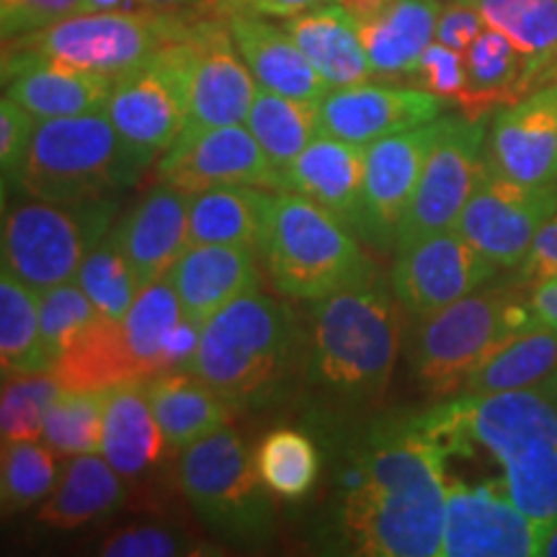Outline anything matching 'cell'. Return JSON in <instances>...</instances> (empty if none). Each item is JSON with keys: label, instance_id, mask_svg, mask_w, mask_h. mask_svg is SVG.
<instances>
[{"label": "cell", "instance_id": "cell-6", "mask_svg": "<svg viewBox=\"0 0 557 557\" xmlns=\"http://www.w3.org/2000/svg\"><path fill=\"white\" fill-rule=\"evenodd\" d=\"M107 111L41 120L34 129L21 186L34 199L86 205L137 178Z\"/></svg>", "mask_w": 557, "mask_h": 557}, {"label": "cell", "instance_id": "cell-32", "mask_svg": "<svg viewBox=\"0 0 557 557\" xmlns=\"http://www.w3.org/2000/svg\"><path fill=\"white\" fill-rule=\"evenodd\" d=\"M50 372L65 389H111L148 380L124 333L122 320L99 315L54 359Z\"/></svg>", "mask_w": 557, "mask_h": 557}, {"label": "cell", "instance_id": "cell-12", "mask_svg": "<svg viewBox=\"0 0 557 557\" xmlns=\"http://www.w3.org/2000/svg\"><path fill=\"white\" fill-rule=\"evenodd\" d=\"M485 120L442 116L413 201L403 218L398 246L457 225L485 169Z\"/></svg>", "mask_w": 557, "mask_h": 557}, {"label": "cell", "instance_id": "cell-20", "mask_svg": "<svg viewBox=\"0 0 557 557\" xmlns=\"http://www.w3.org/2000/svg\"><path fill=\"white\" fill-rule=\"evenodd\" d=\"M442 109L444 101L423 88L354 83L331 88L318 101L320 135L369 145L395 132L434 122L442 116Z\"/></svg>", "mask_w": 557, "mask_h": 557}, {"label": "cell", "instance_id": "cell-21", "mask_svg": "<svg viewBox=\"0 0 557 557\" xmlns=\"http://www.w3.org/2000/svg\"><path fill=\"white\" fill-rule=\"evenodd\" d=\"M3 96L21 103L41 122L101 111L114 88V78L41 54L3 50Z\"/></svg>", "mask_w": 557, "mask_h": 557}, {"label": "cell", "instance_id": "cell-42", "mask_svg": "<svg viewBox=\"0 0 557 557\" xmlns=\"http://www.w3.org/2000/svg\"><path fill=\"white\" fill-rule=\"evenodd\" d=\"M75 282L81 284V289L90 297V302L96 305L101 315L124 320L132 302H135L139 282L122 246L114 238V230L90 248Z\"/></svg>", "mask_w": 557, "mask_h": 557}, {"label": "cell", "instance_id": "cell-38", "mask_svg": "<svg viewBox=\"0 0 557 557\" xmlns=\"http://www.w3.org/2000/svg\"><path fill=\"white\" fill-rule=\"evenodd\" d=\"M557 369V331L534 325L504 348H498L491 359H485L462 393H500V389L537 387Z\"/></svg>", "mask_w": 557, "mask_h": 557}, {"label": "cell", "instance_id": "cell-1", "mask_svg": "<svg viewBox=\"0 0 557 557\" xmlns=\"http://www.w3.org/2000/svg\"><path fill=\"white\" fill-rule=\"evenodd\" d=\"M449 451L421 418L380 421L351 451L341 498V540L354 555H442Z\"/></svg>", "mask_w": 557, "mask_h": 557}, {"label": "cell", "instance_id": "cell-11", "mask_svg": "<svg viewBox=\"0 0 557 557\" xmlns=\"http://www.w3.org/2000/svg\"><path fill=\"white\" fill-rule=\"evenodd\" d=\"M103 111L120 132L124 150L139 171L169 150L189 120L186 37L160 47L137 67L116 75Z\"/></svg>", "mask_w": 557, "mask_h": 557}, {"label": "cell", "instance_id": "cell-23", "mask_svg": "<svg viewBox=\"0 0 557 557\" xmlns=\"http://www.w3.org/2000/svg\"><path fill=\"white\" fill-rule=\"evenodd\" d=\"M122 323L145 377L176 367H191L201 329L184 315V305L171 276L139 289Z\"/></svg>", "mask_w": 557, "mask_h": 557}, {"label": "cell", "instance_id": "cell-19", "mask_svg": "<svg viewBox=\"0 0 557 557\" xmlns=\"http://www.w3.org/2000/svg\"><path fill=\"white\" fill-rule=\"evenodd\" d=\"M485 171L524 186L557 184V81L498 109L487 127Z\"/></svg>", "mask_w": 557, "mask_h": 557}, {"label": "cell", "instance_id": "cell-14", "mask_svg": "<svg viewBox=\"0 0 557 557\" xmlns=\"http://www.w3.org/2000/svg\"><path fill=\"white\" fill-rule=\"evenodd\" d=\"M496 271V263L451 227L395 248L389 287L410 315L423 320L478 292Z\"/></svg>", "mask_w": 557, "mask_h": 557}, {"label": "cell", "instance_id": "cell-7", "mask_svg": "<svg viewBox=\"0 0 557 557\" xmlns=\"http://www.w3.org/2000/svg\"><path fill=\"white\" fill-rule=\"evenodd\" d=\"M178 485L199 519L222 537L243 545L269 540V487L238 431L225 426L181 451Z\"/></svg>", "mask_w": 557, "mask_h": 557}, {"label": "cell", "instance_id": "cell-52", "mask_svg": "<svg viewBox=\"0 0 557 557\" xmlns=\"http://www.w3.org/2000/svg\"><path fill=\"white\" fill-rule=\"evenodd\" d=\"M529 287V310L537 325L557 331V276H549L545 282L527 284Z\"/></svg>", "mask_w": 557, "mask_h": 557}, {"label": "cell", "instance_id": "cell-56", "mask_svg": "<svg viewBox=\"0 0 557 557\" xmlns=\"http://www.w3.org/2000/svg\"><path fill=\"white\" fill-rule=\"evenodd\" d=\"M540 555L547 557H557V521L545 527V534H542V545H540Z\"/></svg>", "mask_w": 557, "mask_h": 557}, {"label": "cell", "instance_id": "cell-50", "mask_svg": "<svg viewBox=\"0 0 557 557\" xmlns=\"http://www.w3.org/2000/svg\"><path fill=\"white\" fill-rule=\"evenodd\" d=\"M487 29L483 13L472 0H447L436 21V41L457 52H468L470 45Z\"/></svg>", "mask_w": 557, "mask_h": 557}, {"label": "cell", "instance_id": "cell-24", "mask_svg": "<svg viewBox=\"0 0 557 557\" xmlns=\"http://www.w3.org/2000/svg\"><path fill=\"white\" fill-rule=\"evenodd\" d=\"M256 253L259 250L246 246L191 243L169 274L184 315L201 329L214 312L259 287Z\"/></svg>", "mask_w": 557, "mask_h": 557}, {"label": "cell", "instance_id": "cell-31", "mask_svg": "<svg viewBox=\"0 0 557 557\" xmlns=\"http://www.w3.org/2000/svg\"><path fill=\"white\" fill-rule=\"evenodd\" d=\"M124 478L111 468L107 457L99 451L70 457L54 491L41 500L37 521L58 532H70L109 517L124 504Z\"/></svg>", "mask_w": 557, "mask_h": 557}, {"label": "cell", "instance_id": "cell-13", "mask_svg": "<svg viewBox=\"0 0 557 557\" xmlns=\"http://www.w3.org/2000/svg\"><path fill=\"white\" fill-rule=\"evenodd\" d=\"M557 214V184L524 186L483 169L455 230L498 269L521 267L545 222Z\"/></svg>", "mask_w": 557, "mask_h": 557}, {"label": "cell", "instance_id": "cell-28", "mask_svg": "<svg viewBox=\"0 0 557 557\" xmlns=\"http://www.w3.org/2000/svg\"><path fill=\"white\" fill-rule=\"evenodd\" d=\"M276 194L248 184H225L194 194L189 205V240L246 246L263 253Z\"/></svg>", "mask_w": 557, "mask_h": 557}, {"label": "cell", "instance_id": "cell-27", "mask_svg": "<svg viewBox=\"0 0 557 557\" xmlns=\"http://www.w3.org/2000/svg\"><path fill=\"white\" fill-rule=\"evenodd\" d=\"M145 393L171 455H181L199 438L225 429L233 418V408L191 369L152 374L145 380Z\"/></svg>", "mask_w": 557, "mask_h": 557}, {"label": "cell", "instance_id": "cell-57", "mask_svg": "<svg viewBox=\"0 0 557 557\" xmlns=\"http://www.w3.org/2000/svg\"><path fill=\"white\" fill-rule=\"evenodd\" d=\"M129 0H86L88 11H127Z\"/></svg>", "mask_w": 557, "mask_h": 557}, {"label": "cell", "instance_id": "cell-39", "mask_svg": "<svg viewBox=\"0 0 557 557\" xmlns=\"http://www.w3.org/2000/svg\"><path fill=\"white\" fill-rule=\"evenodd\" d=\"M256 468L269 493L284 500H299L315 487L320 451L299 429H276L256 447Z\"/></svg>", "mask_w": 557, "mask_h": 557}, {"label": "cell", "instance_id": "cell-2", "mask_svg": "<svg viewBox=\"0 0 557 557\" xmlns=\"http://www.w3.org/2000/svg\"><path fill=\"white\" fill-rule=\"evenodd\" d=\"M297 354L295 312L256 287L201 325L189 369L233 410H261L284 395Z\"/></svg>", "mask_w": 557, "mask_h": 557}, {"label": "cell", "instance_id": "cell-47", "mask_svg": "<svg viewBox=\"0 0 557 557\" xmlns=\"http://www.w3.org/2000/svg\"><path fill=\"white\" fill-rule=\"evenodd\" d=\"M86 0H0V29L3 41L26 37L58 21L86 13Z\"/></svg>", "mask_w": 557, "mask_h": 557}, {"label": "cell", "instance_id": "cell-40", "mask_svg": "<svg viewBox=\"0 0 557 557\" xmlns=\"http://www.w3.org/2000/svg\"><path fill=\"white\" fill-rule=\"evenodd\" d=\"M109 389H62L45 421V444L60 457H78L101 451L103 413Z\"/></svg>", "mask_w": 557, "mask_h": 557}, {"label": "cell", "instance_id": "cell-41", "mask_svg": "<svg viewBox=\"0 0 557 557\" xmlns=\"http://www.w3.org/2000/svg\"><path fill=\"white\" fill-rule=\"evenodd\" d=\"M58 451L39 442H5L0 457V496L5 511H26L54 491Z\"/></svg>", "mask_w": 557, "mask_h": 557}, {"label": "cell", "instance_id": "cell-58", "mask_svg": "<svg viewBox=\"0 0 557 557\" xmlns=\"http://www.w3.org/2000/svg\"><path fill=\"white\" fill-rule=\"evenodd\" d=\"M212 3L218 5V9H222V11L235 13V11H248L250 0H212Z\"/></svg>", "mask_w": 557, "mask_h": 557}, {"label": "cell", "instance_id": "cell-48", "mask_svg": "<svg viewBox=\"0 0 557 557\" xmlns=\"http://www.w3.org/2000/svg\"><path fill=\"white\" fill-rule=\"evenodd\" d=\"M410 78L418 83V88L429 90L442 101H457L465 90V81H468L465 52L451 50L434 39L421 54Z\"/></svg>", "mask_w": 557, "mask_h": 557}, {"label": "cell", "instance_id": "cell-43", "mask_svg": "<svg viewBox=\"0 0 557 557\" xmlns=\"http://www.w3.org/2000/svg\"><path fill=\"white\" fill-rule=\"evenodd\" d=\"M60 380L52 372L5 374L0 398V434L5 442H39L45 436V421L52 403L62 393Z\"/></svg>", "mask_w": 557, "mask_h": 557}, {"label": "cell", "instance_id": "cell-35", "mask_svg": "<svg viewBox=\"0 0 557 557\" xmlns=\"http://www.w3.org/2000/svg\"><path fill=\"white\" fill-rule=\"evenodd\" d=\"M491 29L511 39L527 62L529 88L557 81V0H472Z\"/></svg>", "mask_w": 557, "mask_h": 557}, {"label": "cell", "instance_id": "cell-53", "mask_svg": "<svg viewBox=\"0 0 557 557\" xmlns=\"http://www.w3.org/2000/svg\"><path fill=\"white\" fill-rule=\"evenodd\" d=\"M336 3V0H250L248 11L261 13V16H276V18H289L297 13L318 9V5Z\"/></svg>", "mask_w": 557, "mask_h": 557}, {"label": "cell", "instance_id": "cell-9", "mask_svg": "<svg viewBox=\"0 0 557 557\" xmlns=\"http://www.w3.org/2000/svg\"><path fill=\"white\" fill-rule=\"evenodd\" d=\"M111 214L114 207L103 199L86 205L18 201L3 218V269L37 292L70 282L90 248L111 233Z\"/></svg>", "mask_w": 557, "mask_h": 557}, {"label": "cell", "instance_id": "cell-18", "mask_svg": "<svg viewBox=\"0 0 557 557\" xmlns=\"http://www.w3.org/2000/svg\"><path fill=\"white\" fill-rule=\"evenodd\" d=\"M186 47L189 120L184 129L197 132L246 122L259 88L227 26L218 21H197L186 34Z\"/></svg>", "mask_w": 557, "mask_h": 557}, {"label": "cell", "instance_id": "cell-51", "mask_svg": "<svg viewBox=\"0 0 557 557\" xmlns=\"http://www.w3.org/2000/svg\"><path fill=\"white\" fill-rule=\"evenodd\" d=\"M549 276H557V214L542 225V230L521 261V284H537Z\"/></svg>", "mask_w": 557, "mask_h": 557}, {"label": "cell", "instance_id": "cell-44", "mask_svg": "<svg viewBox=\"0 0 557 557\" xmlns=\"http://www.w3.org/2000/svg\"><path fill=\"white\" fill-rule=\"evenodd\" d=\"M500 468L508 498L529 519L545 527L557 521V444H537L519 451Z\"/></svg>", "mask_w": 557, "mask_h": 557}, {"label": "cell", "instance_id": "cell-26", "mask_svg": "<svg viewBox=\"0 0 557 557\" xmlns=\"http://www.w3.org/2000/svg\"><path fill=\"white\" fill-rule=\"evenodd\" d=\"M367 173V145L318 135L284 171V191L325 207L357 233Z\"/></svg>", "mask_w": 557, "mask_h": 557}, {"label": "cell", "instance_id": "cell-49", "mask_svg": "<svg viewBox=\"0 0 557 557\" xmlns=\"http://www.w3.org/2000/svg\"><path fill=\"white\" fill-rule=\"evenodd\" d=\"M37 120L9 96L0 101V165L3 178H18L29 156Z\"/></svg>", "mask_w": 557, "mask_h": 557}, {"label": "cell", "instance_id": "cell-55", "mask_svg": "<svg viewBox=\"0 0 557 557\" xmlns=\"http://www.w3.org/2000/svg\"><path fill=\"white\" fill-rule=\"evenodd\" d=\"M139 3L158 13H178L191 9V5H199L201 0H139Z\"/></svg>", "mask_w": 557, "mask_h": 557}, {"label": "cell", "instance_id": "cell-45", "mask_svg": "<svg viewBox=\"0 0 557 557\" xmlns=\"http://www.w3.org/2000/svg\"><path fill=\"white\" fill-rule=\"evenodd\" d=\"M101 312L81 289L78 282H65L58 287L39 292V320L41 338L52 361L65 354V348L86 331Z\"/></svg>", "mask_w": 557, "mask_h": 557}, {"label": "cell", "instance_id": "cell-4", "mask_svg": "<svg viewBox=\"0 0 557 557\" xmlns=\"http://www.w3.org/2000/svg\"><path fill=\"white\" fill-rule=\"evenodd\" d=\"M263 256L271 284L289 299L315 302L377 282V267L367 259L351 225L295 191L276 194Z\"/></svg>", "mask_w": 557, "mask_h": 557}, {"label": "cell", "instance_id": "cell-29", "mask_svg": "<svg viewBox=\"0 0 557 557\" xmlns=\"http://www.w3.org/2000/svg\"><path fill=\"white\" fill-rule=\"evenodd\" d=\"M101 455L124 480L148 475L163 462L165 455H171L145 393V380L109 389Z\"/></svg>", "mask_w": 557, "mask_h": 557}, {"label": "cell", "instance_id": "cell-25", "mask_svg": "<svg viewBox=\"0 0 557 557\" xmlns=\"http://www.w3.org/2000/svg\"><path fill=\"white\" fill-rule=\"evenodd\" d=\"M227 29L261 88L299 101H320L331 90L284 26H274L261 13L235 11L227 16Z\"/></svg>", "mask_w": 557, "mask_h": 557}, {"label": "cell", "instance_id": "cell-22", "mask_svg": "<svg viewBox=\"0 0 557 557\" xmlns=\"http://www.w3.org/2000/svg\"><path fill=\"white\" fill-rule=\"evenodd\" d=\"M189 194L163 184L137 201L114 227V238L135 271L139 289L169 276L189 240Z\"/></svg>", "mask_w": 557, "mask_h": 557}, {"label": "cell", "instance_id": "cell-54", "mask_svg": "<svg viewBox=\"0 0 557 557\" xmlns=\"http://www.w3.org/2000/svg\"><path fill=\"white\" fill-rule=\"evenodd\" d=\"M336 3L344 5L359 24H364V21H372L374 16H380L382 11L389 9L395 0H336Z\"/></svg>", "mask_w": 557, "mask_h": 557}, {"label": "cell", "instance_id": "cell-59", "mask_svg": "<svg viewBox=\"0 0 557 557\" xmlns=\"http://www.w3.org/2000/svg\"><path fill=\"white\" fill-rule=\"evenodd\" d=\"M540 389H542V393H545L547 395V398L549 400H553L555 403V406H557V369H555V372L553 374H549V377L545 380V382H542V385H537Z\"/></svg>", "mask_w": 557, "mask_h": 557}, {"label": "cell", "instance_id": "cell-46", "mask_svg": "<svg viewBox=\"0 0 557 557\" xmlns=\"http://www.w3.org/2000/svg\"><path fill=\"white\" fill-rule=\"evenodd\" d=\"M194 542L176 527L137 524L114 532L101 542L99 555L107 557H171L191 555Z\"/></svg>", "mask_w": 557, "mask_h": 557}, {"label": "cell", "instance_id": "cell-3", "mask_svg": "<svg viewBox=\"0 0 557 557\" xmlns=\"http://www.w3.org/2000/svg\"><path fill=\"white\" fill-rule=\"evenodd\" d=\"M398 305L380 278L315 299L305 367L320 393L348 403L385 393L400 354Z\"/></svg>", "mask_w": 557, "mask_h": 557}, {"label": "cell", "instance_id": "cell-5", "mask_svg": "<svg viewBox=\"0 0 557 557\" xmlns=\"http://www.w3.org/2000/svg\"><path fill=\"white\" fill-rule=\"evenodd\" d=\"M529 289L493 287L423 318L410 344V367L431 398L462 393L470 374L519 333L534 329Z\"/></svg>", "mask_w": 557, "mask_h": 557}, {"label": "cell", "instance_id": "cell-36", "mask_svg": "<svg viewBox=\"0 0 557 557\" xmlns=\"http://www.w3.org/2000/svg\"><path fill=\"white\" fill-rule=\"evenodd\" d=\"M0 361L5 374L50 372L54 364L41 338L39 292L5 269L0 278Z\"/></svg>", "mask_w": 557, "mask_h": 557}, {"label": "cell", "instance_id": "cell-60", "mask_svg": "<svg viewBox=\"0 0 557 557\" xmlns=\"http://www.w3.org/2000/svg\"><path fill=\"white\" fill-rule=\"evenodd\" d=\"M442 3H447V0H442Z\"/></svg>", "mask_w": 557, "mask_h": 557}, {"label": "cell", "instance_id": "cell-37", "mask_svg": "<svg viewBox=\"0 0 557 557\" xmlns=\"http://www.w3.org/2000/svg\"><path fill=\"white\" fill-rule=\"evenodd\" d=\"M246 127L259 139L271 163L284 173L292 160L320 135L318 101L289 99L259 86Z\"/></svg>", "mask_w": 557, "mask_h": 557}, {"label": "cell", "instance_id": "cell-8", "mask_svg": "<svg viewBox=\"0 0 557 557\" xmlns=\"http://www.w3.org/2000/svg\"><path fill=\"white\" fill-rule=\"evenodd\" d=\"M191 24L158 11H86L26 37L5 39L3 50L60 60L88 73L116 75L137 67L160 47L184 39Z\"/></svg>", "mask_w": 557, "mask_h": 557}, {"label": "cell", "instance_id": "cell-30", "mask_svg": "<svg viewBox=\"0 0 557 557\" xmlns=\"http://www.w3.org/2000/svg\"><path fill=\"white\" fill-rule=\"evenodd\" d=\"M284 29L331 88L364 83L372 75L359 21L341 3H325L289 16Z\"/></svg>", "mask_w": 557, "mask_h": 557}, {"label": "cell", "instance_id": "cell-17", "mask_svg": "<svg viewBox=\"0 0 557 557\" xmlns=\"http://www.w3.org/2000/svg\"><path fill=\"white\" fill-rule=\"evenodd\" d=\"M438 120L416 129L395 132L367 145V173L357 235L377 250L398 246L403 218L413 201L429 150L438 135Z\"/></svg>", "mask_w": 557, "mask_h": 557}, {"label": "cell", "instance_id": "cell-16", "mask_svg": "<svg viewBox=\"0 0 557 557\" xmlns=\"http://www.w3.org/2000/svg\"><path fill=\"white\" fill-rule=\"evenodd\" d=\"M545 524L529 519L500 485H465L447 480L444 557H532L540 555Z\"/></svg>", "mask_w": 557, "mask_h": 557}, {"label": "cell", "instance_id": "cell-34", "mask_svg": "<svg viewBox=\"0 0 557 557\" xmlns=\"http://www.w3.org/2000/svg\"><path fill=\"white\" fill-rule=\"evenodd\" d=\"M468 81L457 103L470 120H485L491 111L532 94L527 78V62L511 39L496 29H487L465 52Z\"/></svg>", "mask_w": 557, "mask_h": 557}, {"label": "cell", "instance_id": "cell-10", "mask_svg": "<svg viewBox=\"0 0 557 557\" xmlns=\"http://www.w3.org/2000/svg\"><path fill=\"white\" fill-rule=\"evenodd\" d=\"M418 418L449 457L480 447L504 465L537 444H557V406L540 387L465 393Z\"/></svg>", "mask_w": 557, "mask_h": 557}, {"label": "cell", "instance_id": "cell-15", "mask_svg": "<svg viewBox=\"0 0 557 557\" xmlns=\"http://www.w3.org/2000/svg\"><path fill=\"white\" fill-rule=\"evenodd\" d=\"M158 171L163 184L189 197L225 184L284 191V173L271 163L259 139L243 124L197 132L184 129L160 158Z\"/></svg>", "mask_w": 557, "mask_h": 557}, {"label": "cell", "instance_id": "cell-33", "mask_svg": "<svg viewBox=\"0 0 557 557\" xmlns=\"http://www.w3.org/2000/svg\"><path fill=\"white\" fill-rule=\"evenodd\" d=\"M442 5V0H395L380 16L359 24L372 75H413L421 54L436 39Z\"/></svg>", "mask_w": 557, "mask_h": 557}]
</instances>
